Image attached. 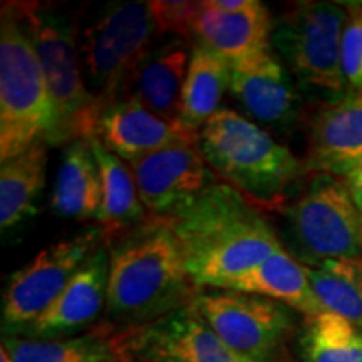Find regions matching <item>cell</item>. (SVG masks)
Returning a JSON list of instances; mask_svg holds the SVG:
<instances>
[{"instance_id":"obj_1","label":"cell","mask_w":362,"mask_h":362,"mask_svg":"<svg viewBox=\"0 0 362 362\" xmlns=\"http://www.w3.org/2000/svg\"><path fill=\"white\" fill-rule=\"evenodd\" d=\"M165 221L200 288H223L284 248L264 214L223 181Z\"/></svg>"},{"instance_id":"obj_5","label":"cell","mask_w":362,"mask_h":362,"mask_svg":"<svg viewBox=\"0 0 362 362\" xmlns=\"http://www.w3.org/2000/svg\"><path fill=\"white\" fill-rule=\"evenodd\" d=\"M56 111L33 39L8 4L0 22V161L33 144H52Z\"/></svg>"},{"instance_id":"obj_27","label":"cell","mask_w":362,"mask_h":362,"mask_svg":"<svg viewBox=\"0 0 362 362\" xmlns=\"http://www.w3.org/2000/svg\"><path fill=\"white\" fill-rule=\"evenodd\" d=\"M341 64L347 94H362V4H346Z\"/></svg>"},{"instance_id":"obj_24","label":"cell","mask_w":362,"mask_h":362,"mask_svg":"<svg viewBox=\"0 0 362 362\" xmlns=\"http://www.w3.org/2000/svg\"><path fill=\"white\" fill-rule=\"evenodd\" d=\"M226 90H230V62L205 45L193 42L181 96L183 123L200 131L221 110L220 104Z\"/></svg>"},{"instance_id":"obj_16","label":"cell","mask_w":362,"mask_h":362,"mask_svg":"<svg viewBox=\"0 0 362 362\" xmlns=\"http://www.w3.org/2000/svg\"><path fill=\"white\" fill-rule=\"evenodd\" d=\"M192 47L187 40L168 39L149 49L131 72L119 99H133L161 119L183 123L181 96Z\"/></svg>"},{"instance_id":"obj_18","label":"cell","mask_w":362,"mask_h":362,"mask_svg":"<svg viewBox=\"0 0 362 362\" xmlns=\"http://www.w3.org/2000/svg\"><path fill=\"white\" fill-rule=\"evenodd\" d=\"M272 21L269 8L259 0L240 12H221L210 2H202L193 24V39L232 64L255 54L269 51Z\"/></svg>"},{"instance_id":"obj_23","label":"cell","mask_w":362,"mask_h":362,"mask_svg":"<svg viewBox=\"0 0 362 362\" xmlns=\"http://www.w3.org/2000/svg\"><path fill=\"white\" fill-rule=\"evenodd\" d=\"M47 146L39 141L0 168V225L2 230L21 225L35 214V202L42 193L47 166Z\"/></svg>"},{"instance_id":"obj_22","label":"cell","mask_w":362,"mask_h":362,"mask_svg":"<svg viewBox=\"0 0 362 362\" xmlns=\"http://www.w3.org/2000/svg\"><path fill=\"white\" fill-rule=\"evenodd\" d=\"M103 203V181L90 138L76 139L64 149L54 185L51 206L59 216L98 220Z\"/></svg>"},{"instance_id":"obj_10","label":"cell","mask_w":362,"mask_h":362,"mask_svg":"<svg viewBox=\"0 0 362 362\" xmlns=\"http://www.w3.org/2000/svg\"><path fill=\"white\" fill-rule=\"evenodd\" d=\"M101 245H106L101 228L93 226L78 237L44 248L29 264L13 272L2 300L4 332L19 336L37 320Z\"/></svg>"},{"instance_id":"obj_28","label":"cell","mask_w":362,"mask_h":362,"mask_svg":"<svg viewBox=\"0 0 362 362\" xmlns=\"http://www.w3.org/2000/svg\"><path fill=\"white\" fill-rule=\"evenodd\" d=\"M156 24L160 27L161 37L173 35V39L187 40L193 44V24L202 2H168V0H155L149 2Z\"/></svg>"},{"instance_id":"obj_7","label":"cell","mask_w":362,"mask_h":362,"mask_svg":"<svg viewBox=\"0 0 362 362\" xmlns=\"http://www.w3.org/2000/svg\"><path fill=\"white\" fill-rule=\"evenodd\" d=\"M346 4L300 2L274 22L270 47L300 86L330 96L347 94L341 49Z\"/></svg>"},{"instance_id":"obj_11","label":"cell","mask_w":362,"mask_h":362,"mask_svg":"<svg viewBox=\"0 0 362 362\" xmlns=\"http://www.w3.org/2000/svg\"><path fill=\"white\" fill-rule=\"evenodd\" d=\"M126 165L151 218H170L216 183L200 143L176 144Z\"/></svg>"},{"instance_id":"obj_20","label":"cell","mask_w":362,"mask_h":362,"mask_svg":"<svg viewBox=\"0 0 362 362\" xmlns=\"http://www.w3.org/2000/svg\"><path fill=\"white\" fill-rule=\"evenodd\" d=\"M2 347L12 362H129L123 347V329L112 324L67 339H27L8 336Z\"/></svg>"},{"instance_id":"obj_31","label":"cell","mask_w":362,"mask_h":362,"mask_svg":"<svg viewBox=\"0 0 362 362\" xmlns=\"http://www.w3.org/2000/svg\"><path fill=\"white\" fill-rule=\"evenodd\" d=\"M0 362H12V359H11V356L7 354V351L4 349H0Z\"/></svg>"},{"instance_id":"obj_17","label":"cell","mask_w":362,"mask_h":362,"mask_svg":"<svg viewBox=\"0 0 362 362\" xmlns=\"http://www.w3.org/2000/svg\"><path fill=\"white\" fill-rule=\"evenodd\" d=\"M362 163V94H346L317 112L310 124L307 170L344 178Z\"/></svg>"},{"instance_id":"obj_30","label":"cell","mask_w":362,"mask_h":362,"mask_svg":"<svg viewBox=\"0 0 362 362\" xmlns=\"http://www.w3.org/2000/svg\"><path fill=\"white\" fill-rule=\"evenodd\" d=\"M208 2L221 12H240L250 7L252 0H208Z\"/></svg>"},{"instance_id":"obj_25","label":"cell","mask_w":362,"mask_h":362,"mask_svg":"<svg viewBox=\"0 0 362 362\" xmlns=\"http://www.w3.org/2000/svg\"><path fill=\"white\" fill-rule=\"evenodd\" d=\"M305 272L324 310L362 329V262L327 260Z\"/></svg>"},{"instance_id":"obj_21","label":"cell","mask_w":362,"mask_h":362,"mask_svg":"<svg viewBox=\"0 0 362 362\" xmlns=\"http://www.w3.org/2000/svg\"><path fill=\"white\" fill-rule=\"evenodd\" d=\"M90 144L103 181V203L96 221L103 232L104 243L110 245L143 225L149 218V214L139 198L128 165L104 148L94 136H90Z\"/></svg>"},{"instance_id":"obj_2","label":"cell","mask_w":362,"mask_h":362,"mask_svg":"<svg viewBox=\"0 0 362 362\" xmlns=\"http://www.w3.org/2000/svg\"><path fill=\"white\" fill-rule=\"evenodd\" d=\"M110 248L106 315L123 329L143 327L192 305L202 291L189 277L165 220L149 218Z\"/></svg>"},{"instance_id":"obj_29","label":"cell","mask_w":362,"mask_h":362,"mask_svg":"<svg viewBox=\"0 0 362 362\" xmlns=\"http://www.w3.org/2000/svg\"><path fill=\"white\" fill-rule=\"evenodd\" d=\"M344 185H346L352 202L362 215V163L344 176Z\"/></svg>"},{"instance_id":"obj_15","label":"cell","mask_w":362,"mask_h":362,"mask_svg":"<svg viewBox=\"0 0 362 362\" xmlns=\"http://www.w3.org/2000/svg\"><path fill=\"white\" fill-rule=\"evenodd\" d=\"M94 138L124 163L176 144L200 143V131L153 115L133 99H116L99 111Z\"/></svg>"},{"instance_id":"obj_13","label":"cell","mask_w":362,"mask_h":362,"mask_svg":"<svg viewBox=\"0 0 362 362\" xmlns=\"http://www.w3.org/2000/svg\"><path fill=\"white\" fill-rule=\"evenodd\" d=\"M126 356L143 362H250L230 349L192 307L123 329Z\"/></svg>"},{"instance_id":"obj_19","label":"cell","mask_w":362,"mask_h":362,"mask_svg":"<svg viewBox=\"0 0 362 362\" xmlns=\"http://www.w3.org/2000/svg\"><path fill=\"white\" fill-rule=\"evenodd\" d=\"M220 291H235L270 298L305 317L324 312V307L312 291L305 267L285 248H280L262 264L230 280Z\"/></svg>"},{"instance_id":"obj_8","label":"cell","mask_w":362,"mask_h":362,"mask_svg":"<svg viewBox=\"0 0 362 362\" xmlns=\"http://www.w3.org/2000/svg\"><path fill=\"white\" fill-rule=\"evenodd\" d=\"M287 223L292 250L302 265L362 262V215L341 178L315 175L307 192L287 208Z\"/></svg>"},{"instance_id":"obj_12","label":"cell","mask_w":362,"mask_h":362,"mask_svg":"<svg viewBox=\"0 0 362 362\" xmlns=\"http://www.w3.org/2000/svg\"><path fill=\"white\" fill-rule=\"evenodd\" d=\"M230 93L247 119L265 131H288L300 117L298 83L272 49L230 64Z\"/></svg>"},{"instance_id":"obj_4","label":"cell","mask_w":362,"mask_h":362,"mask_svg":"<svg viewBox=\"0 0 362 362\" xmlns=\"http://www.w3.org/2000/svg\"><path fill=\"white\" fill-rule=\"evenodd\" d=\"M33 39L56 111L52 146L94 136L98 104L86 88L76 22L61 8L39 2H7Z\"/></svg>"},{"instance_id":"obj_14","label":"cell","mask_w":362,"mask_h":362,"mask_svg":"<svg viewBox=\"0 0 362 362\" xmlns=\"http://www.w3.org/2000/svg\"><path fill=\"white\" fill-rule=\"evenodd\" d=\"M110 280V248L101 245L76 272L51 307L34 320L19 337L51 341L84 334L106 310Z\"/></svg>"},{"instance_id":"obj_26","label":"cell","mask_w":362,"mask_h":362,"mask_svg":"<svg viewBox=\"0 0 362 362\" xmlns=\"http://www.w3.org/2000/svg\"><path fill=\"white\" fill-rule=\"evenodd\" d=\"M300 346L304 362H362V329L324 310L307 317Z\"/></svg>"},{"instance_id":"obj_9","label":"cell","mask_w":362,"mask_h":362,"mask_svg":"<svg viewBox=\"0 0 362 362\" xmlns=\"http://www.w3.org/2000/svg\"><path fill=\"white\" fill-rule=\"evenodd\" d=\"M189 307L250 362H277L293 325L287 305L252 293L202 288Z\"/></svg>"},{"instance_id":"obj_6","label":"cell","mask_w":362,"mask_h":362,"mask_svg":"<svg viewBox=\"0 0 362 362\" xmlns=\"http://www.w3.org/2000/svg\"><path fill=\"white\" fill-rule=\"evenodd\" d=\"M160 39L149 2H112L79 34L84 83L99 111L121 98L131 72Z\"/></svg>"},{"instance_id":"obj_3","label":"cell","mask_w":362,"mask_h":362,"mask_svg":"<svg viewBox=\"0 0 362 362\" xmlns=\"http://www.w3.org/2000/svg\"><path fill=\"white\" fill-rule=\"evenodd\" d=\"M200 149L216 178L260 211L282 210L302 163L269 131L237 111L221 110L200 129Z\"/></svg>"}]
</instances>
